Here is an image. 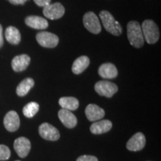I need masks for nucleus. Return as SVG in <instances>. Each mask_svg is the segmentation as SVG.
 Masks as SVG:
<instances>
[{"mask_svg": "<svg viewBox=\"0 0 161 161\" xmlns=\"http://www.w3.org/2000/svg\"><path fill=\"white\" fill-rule=\"evenodd\" d=\"M128 39L130 45L135 48H141L143 46L145 40L140 23L136 21H130L127 25Z\"/></svg>", "mask_w": 161, "mask_h": 161, "instance_id": "obj_1", "label": "nucleus"}, {"mask_svg": "<svg viewBox=\"0 0 161 161\" xmlns=\"http://www.w3.org/2000/svg\"><path fill=\"white\" fill-rule=\"evenodd\" d=\"M99 17L107 31L115 36H119L122 34V26L119 23V22L114 19V17L110 12L107 11H101Z\"/></svg>", "mask_w": 161, "mask_h": 161, "instance_id": "obj_2", "label": "nucleus"}, {"mask_svg": "<svg viewBox=\"0 0 161 161\" xmlns=\"http://www.w3.org/2000/svg\"><path fill=\"white\" fill-rule=\"evenodd\" d=\"M141 29H142L144 40L147 43L154 44L158 41L159 37H160V32H159L158 25L153 20H145L142 24Z\"/></svg>", "mask_w": 161, "mask_h": 161, "instance_id": "obj_3", "label": "nucleus"}, {"mask_svg": "<svg viewBox=\"0 0 161 161\" xmlns=\"http://www.w3.org/2000/svg\"><path fill=\"white\" fill-rule=\"evenodd\" d=\"M83 23L84 27L94 35H98L102 31V26L98 20V17L93 12L90 11L84 14Z\"/></svg>", "mask_w": 161, "mask_h": 161, "instance_id": "obj_4", "label": "nucleus"}, {"mask_svg": "<svg viewBox=\"0 0 161 161\" xmlns=\"http://www.w3.org/2000/svg\"><path fill=\"white\" fill-rule=\"evenodd\" d=\"M95 90L98 95L110 98L118 91V86L113 82L100 80L95 84Z\"/></svg>", "mask_w": 161, "mask_h": 161, "instance_id": "obj_5", "label": "nucleus"}, {"mask_svg": "<svg viewBox=\"0 0 161 161\" xmlns=\"http://www.w3.org/2000/svg\"><path fill=\"white\" fill-rule=\"evenodd\" d=\"M37 43L45 48H55L59 43V38L57 35L47 31H41L36 36Z\"/></svg>", "mask_w": 161, "mask_h": 161, "instance_id": "obj_6", "label": "nucleus"}, {"mask_svg": "<svg viewBox=\"0 0 161 161\" xmlns=\"http://www.w3.org/2000/svg\"><path fill=\"white\" fill-rule=\"evenodd\" d=\"M43 15L48 19H58L61 18L65 13V8L60 3L49 4L43 8Z\"/></svg>", "mask_w": 161, "mask_h": 161, "instance_id": "obj_7", "label": "nucleus"}, {"mask_svg": "<svg viewBox=\"0 0 161 161\" xmlns=\"http://www.w3.org/2000/svg\"><path fill=\"white\" fill-rule=\"evenodd\" d=\"M39 134L42 138L46 140L56 141L60 138V133L57 128L46 122L40 125Z\"/></svg>", "mask_w": 161, "mask_h": 161, "instance_id": "obj_8", "label": "nucleus"}, {"mask_svg": "<svg viewBox=\"0 0 161 161\" xmlns=\"http://www.w3.org/2000/svg\"><path fill=\"white\" fill-rule=\"evenodd\" d=\"M14 148L20 158H24L27 157L31 150V142L29 139L24 136L17 138L14 143Z\"/></svg>", "mask_w": 161, "mask_h": 161, "instance_id": "obj_9", "label": "nucleus"}, {"mask_svg": "<svg viewBox=\"0 0 161 161\" xmlns=\"http://www.w3.org/2000/svg\"><path fill=\"white\" fill-rule=\"evenodd\" d=\"M146 146V137L142 133H136L127 142L126 147L131 152L142 150Z\"/></svg>", "mask_w": 161, "mask_h": 161, "instance_id": "obj_10", "label": "nucleus"}, {"mask_svg": "<svg viewBox=\"0 0 161 161\" xmlns=\"http://www.w3.org/2000/svg\"><path fill=\"white\" fill-rule=\"evenodd\" d=\"M4 125L10 132L16 131L19 128L20 120L17 113L14 110L9 111L6 114L4 118Z\"/></svg>", "mask_w": 161, "mask_h": 161, "instance_id": "obj_11", "label": "nucleus"}, {"mask_svg": "<svg viewBox=\"0 0 161 161\" xmlns=\"http://www.w3.org/2000/svg\"><path fill=\"white\" fill-rule=\"evenodd\" d=\"M58 117L64 125L68 128H73L77 125V118L70 110L62 108L58 112Z\"/></svg>", "mask_w": 161, "mask_h": 161, "instance_id": "obj_12", "label": "nucleus"}, {"mask_svg": "<svg viewBox=\"0 0 161 161\" xmlns=\"http://www.w3.org/2000/svg\"><path fill=\"white\" fill-rule=\"evenodd\" d=\"M85 114L86 118L90 122H96L104 116V110L100 107L94 104H90L86 106L85 109Z\"/></svg>", "mask_w": 161, "mask_h": 161, "instance_id": "obj_13", "label": "nucleus"}, {"mask_svg": "<svg viewBox=\"0 0 161 161\" xmlns=\"http://www.w3.org/2000/svg\"><path fill=\"white\" fill-rule=\"evenodd\" d=\"M25 23L28 26L35 29H46L49 26L47 20L39 16H29L25 18Z\"/></svg>", "mask_w": 161, "mask_h": 161, "instance_id": "obj_14", "label": "nucleus"}, {"mask_svg": "<svg viewBox=\"0 0 161 161\" xmlns=\"http://www.w3.org/2000/svg\"><path fill=\"white\" fill-rule=\"evenodd\" d=\"M31 61V58L27 55H20L14 58L11 62L12 69L15 72L24 71L28 67Z\"/></svg>", "mask_w": 161, "mask_h": 161, "instance_id": "obj_15", "label": "nucleus"}, {"mask_svg": "<svg viewBox=\"0 0 161 161\" xmlns=\"http://www.w3.org/2000/svg\"><path fill=\"white\" fill-rule=\"evenodd\" d=\"M98 74L102 78L111 79L117 76L118 71L115 65L110 63H106L101 65L98 68Z\"/></svg>", "mask_w": 161, "mask_h": 161, "instance_id": "obj_16", "label": "nucleus"}, {"mask_svg": "<svg viewBox=\"0 0 161 161\" xmlns=\"http://www.w3.org/2000/svg\"><path fill=\"white\" fill-rule=\"evenodd\" d=\"M112 128V122L110 120H102L94 122L90 126V131L93 134H102L108 132Z\"/></svg>", "mask_w": 161, "mask_h": 161, "instance_id": "obj_17", "label": "nucleus"}, {"mask_svg": "<svg viewBox=\"0 0 161 161\" xmlns=\"http://www.w3.org/2000/svg\"><path fill=\"white\" fill-rule=\"evenodd\" d=\"M89 64V58L86 57V56H80V57L77 58V59L74 61L73 64H72V72H73L74 74H76V75L80 74L88 67Z\"/></svg>", "mask_w": 161, "mask_h": 161, "instance_id": "obj_18", "label": "nucleus"}, {"mask_svg": "<svg viewBox=\"0 0 161 161\" xmlns=\"http://www.w3.org/2000/svg\"><path fill=\"white\" fill-rule=\"evenodd\" d=\"M5 36L7 41L13 45H17L21 40V35L19 31L14 26H9L6 29Z\"/></svg>", "mask_w": 161, "mask_h": 161, "instance_id": "obj_19", "label": "nucleus"}, {"mask_svg": "<svg viewBox=\"0 0 161 161\" xmlns=\"http://www.w3.org/2000/svg\"><path fill=\"white\" fill-rule=\"evenodd\" d=\"M35 86V80L31 78H27L19 84L17 87V94L19 96H25Z\"/></svg>", "mask_w": 161, "mask_h": 161, "instance_id": "obj_20", "label": "nucleus"}, {"mask_svg": "<svg viewBox=\"0 0 161 161\" xmlns=\"http://www.w3.org/2000/svg\"><path fill=\"white\" fill-rule=\"evenodd\" d=\"M59 104L63 109L75 110L79 106V102L75 97H62L59 99Z\"/></svg>", "mask_w": 161, "mask_h": 161, "instance_id": "obj_21", "label": "nucleus"}, {"mask_svg": "<svg viewBox=\"0 0 161 161\" xmlns=\"http://www.w3.org/2000/svg\"><path fill=\"white\" fill-rule=\"evenodd\" d=\"M39 104H37L35 102H31L24 107L23 109V113L25 117L32 118L39 111Z\"/></svg>", "mask_w": 161, "mask_h": 161, "instance_id": "obj_22", "label": "nucleus"}, {"mask_svg": "<svg viewBox=\"0 0 161 161\" xmlns=\"http://www.w3.org/2000/svg\"><path fill=\"white\" fill-rule=\"evenodd\" d=\"M11 157V151L8 146L0 145V160H8Z\"/></svg>", "mask_w": 161, "mask_h": 161, "instance_id": "obj_23", "label": "nucleus"}, {"mask_svg": "<svg viewBox=\"0 0 161 161\" xmlns=\"http://www.w3.org/2000/svg\"><path fill=\"white\" fill-rule=\"evenodd\" d=\"M76 161H98V159L95 156L82 155L79 157Z\"/></svg>", "mask_w": 161, "mask_h": 161, "instance_id": "obj_24", "label": "nucleus"}, {"mask_svg": "<svg viewBox=\"0 0 161 161\" xmlns=\"http://www.w3.org/2000/svg\"><path fill=\"white\" fill-rule=\"evenodd\" d=\"M52 0H34L35 4L40 7H46V5L51 4Z\"/></svg>", "mask_w": 161, "mask_h": 161, "instance_id": "obj_25", "label": "nucleus"}, {"mask_svg": "<svg viewBox=\"0 0 161 161\" xmlns=\"http://www.w3.org/2000/svg\"><path fill=\"white\" fill-rule=\"evenodd\" d=\"M9 3L12 5H24L28 0H8Z\"/></svg>", "mask_w": 161, "mask_h": 161, "instance_id": "obj_26", "label": "nucleus"}, {"mask_svg": "<svg viewBox=\"0 0 161 161\" xmlns=\"http://www.w3.org/2000/svg\"><path fill=\"white\" fill-rule=\"evenodd\" d=\"M3 27H2L1 24H0V48L3 46Z\"/></svg>", "mask_w": 161, "mask_h": 161, "instance_id": "obj_27", "label": "nucleus"}, {"mask_svg": "<svg viewBox=\"0 0 161 161\" xmlns=\"http://www.w3.org/2000/svg\"><path fill=\"white\" fill-rule=\"evenodd\" d=\"M16 161H19V160H16Z\"/></svg>", "mask_w": 161, "mask_h": 161, "instance_id": "obj_28", "label": "nucleus"}]
</instances>
